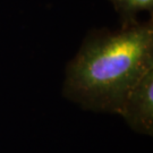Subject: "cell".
I'll use <instances>...</instances> for the list:
<instances>
[{"label": "cell", "mask_w": 153, "mask_h": 153, "mask_svg": "<svg viewBox=\"0 0 153 153\" xmlns=\"http://www.w3.org/2000/svg\"><path fill=\"white\" fill-rule=\"evenodd\" d=\"M153 68V24L93 31L68 64L64 95L83 109L119 114L131 88Z\"/></svg>", "instance_id": "6da1fadb"}, {"label": "cell", "mask_w": 153, "mask_h": 153, "mask_svg": "<svg viewBox=\"0 0 153 153\" xmlns=\"http://www.w3.org/2000/svg\"><path fill=\"white\" fill-rule=\"evenodd\" d=\"M131 129L140 134L153 131V68L131 88L119 114Z\"/></svg>", "instance_id": "7a4b0ae2"}, {"label": "cell", "mask_w": 153, "mask_h": 153, "mask_svg": "<svg viewBox=\"0 0 153 153\" xmlns=\"http://www.w3.org/2000/svg\"><path fill=\"white\" fill-rule=\"evenodd\" d=\"M123 18V25L137 22V15L143 11L152 13L153 0H110Z\"/></svg>", "instance_id": "3957f363"}]
</instances>
